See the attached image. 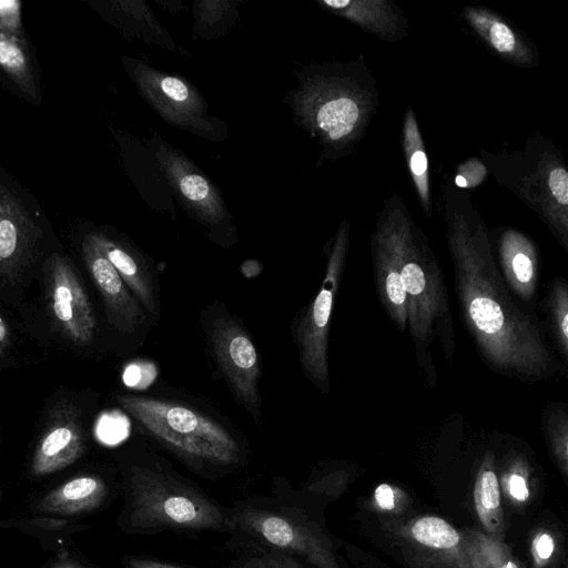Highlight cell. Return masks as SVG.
Listing matches in <instances>:
<instances>
[{
    "label": "cell",
    "mask_w": 568,
    "mask_h": 568,
    "mask_svg": "<svg viewBox=\"0 0 568 568\" xmlns=\"http://www.w3.org/2000/svg\"><path fill=\"white\" fill-rule=\"evenodd\" d=\"M440 192L459 310L481 357L496 372L526 382L561 371L538 323L509 295L470 195L450 176Z\"/></svg>",
    "instance_id": "cell-1"
},
{
    "label": "cell",
    "mask_w": 568,
    "mask_h": 568,
    "mask_svg": "<svg viewBox=\"0 0 568 568\" xmlns=\"http://www.w3.org/2000/svg\"><path fill=\"white\" fill-rule=\"evenodd\" d=\"M374 226L387 241L398 265L407 297V331L416 361L428 385H436L432 346L439 344L447 361L455 352L454 322L442 270L423 230L400 194L386 197Z\"/></svg>",
    "instance_id": "cell-2"
},
{
    "label": "cell",
    "mask_w": 568,
    "mask_h": 568,
    "mask_svg": "<svg viewBox=\"0 0 568 568\" xmlns=\"http://www.w3.org/2000/svg\"><path fill=\"white\" fill-rule=\"evenodd\" d=\"M116 402L141 432L193 466L229 467L242 458L231 425L196 404L138 394H120Z\"/></svg>",
    "instance_id": "cell-3"
},
{
    "label": "cell",
    "mask_w": 568,
    "mask_h": 568,
    "mask_svg": "<svg viewBox=\"0 0 568 568\" xmlns=\"http://www.w3.org/2000/svg\"><path fill=\"white\" fill-rule=\"evenodd\" d=\"M479 154L495 182L534 211L568 252V171L555 143L536 133L521 149Z\"/></svg>",
    "instance_id": "cell-4"
},
{
    "label": "cell",
    "mask_w": 568,
    "mask_h": 568,
    "mask_svg": "<svg viewBox=\"0 0 568 568\" xmlns=\"http://www.w3.org/2000/svg\"><path fill=\"white\" fill-rule=\"evenodd\" d=\"M378 105L376 80L362 54L317 75L307 103L312 128L336 158L364 139Z\"/></svg>",
    "instance_id": "cell-5"
},
{
    "label": "cell",
    "mask_w": 568,
    "mask_h": 568,
    "mask_svg": "<svg viewBox=\"0 0 568 568\" xmlns=\"http://www.w3.org/2000/svg\"><path fill=\"white\" fill-rule=\"evenodd\" d=\"M130 487V518L139 528L220 529L229 524L201 491L160 470L132 467Z\"/></svg>",
    "instance_id": "cell-6"
},
{
    "label": "cell",
    "mask_w": 568,
    "mask_h": 568,
    "mask_svg": "<svg viewBox=\"0 0 568 568\" xmlns=\"http://www.w3.org/2000/svg\"><path fill=\"white\" fill-rule=\"evenodd\" d=\"M202 327L210 357L229 389L256 424L262 418L258 383L261 361L255 344L242 323L222 305L202 314Z\"/></svg>",
    "instance_id": "cell-7"
},
{
    "label": "cell",
    "mask_w": 568,
    "mask_h": 568,
    "mask_svg": "<svg viewBox=\"0 0 568 568\" xmlns=\"http://www.w3.org/2000/svg\"><path fill=\"white\" fill-rule=\"evenodd\" d=\"M349 247V223L344 220L328 252L322 285L293 325L298 358L306 378L323 394L331 390L328 334L332 310Z\"/></svg>",
    "instance_id": "cell-8"
},
{
    "label": "cell",
    "mask_w": 568,
    "mask_h": 568,
    "mask_svg": "<svg viewBox=\"0 0 568 568\" xmlns=\"http://www.w3.org/2000/svg\"><path fill=\"white\" fill-rule=\"evenodd\" d=\"M231 524L274 550L300 556L317 568H342L322 528L303 516L247 508Z\"/></svg>",
    "instance_id": "cell-9"
},
{
    "label": "cell",
    "mask_w": 568,
    "mask_h": 568,
    "mask_svg": "<svg viewBox=\"0 0 568 568\" xmlns=\"http://www.w3.org/2000/svg\"><path fill=\"white\" fill-rule=\"evenodd\" d=\"M45 290L55 328L77 345L91 343L97 332L92 304L73 266L60 254L47 260Z\"/></svg>",
    "instance_id": "cell-10"
},
{
    "label": "cell",
    "mask_w": 568,
    "mask_h": 568,
    "mask_svg": "<svg viewBox=\"0 0 568 568\" xmlns=\"http://www.w3.org/2000/svg\"><path fill=\"white\" fill-rule=\"evenodd\" d=\"M403 552L422 568H470L460 531L445 519L425 515L389 525Z\"/></svg>",
    "instance_id": "cell-11"
},
{
    "label": "cell",
    "mask_w": 568,
    "mask_h": 568,
    "mask_svg": "<svg viewBox=\"0 0 568 568\" xmlns=\"http://www.w3.org/2000/svg\"><path fill=\"white\" fill-rule=\"evenodd\" d=\"M42 229L23 199L0 179V281L19 278L33 261Z\"/></svg>",
    "instance_id": "cell-12"
},
{
    "label": "cell",
    "mask_w": 568,
    "mask_h": 568,
    "mask_svg": "<svg viewBox=\"0 0 568 568\" xmlns=\"http://www.w3.org/2000/svg\"><path fill=\"white\" fill-rule=\"evenodd\" d=\"M85 449V440L79 409L67 400L51 410L32 458L34 476L55 473L79 459Z\"/></svg>",
    "instance_id": "cell-13"
},
{
    "label": "cell",
    "mask_w": 568,
    "mask_h": 568,
    "mask_svg": "<svg viewBox=\"0 0 568 568\" xmlns=\"http://www.w3.org/2000/svg\"><path fill=\"white\" fill-rule=\"evenodd\" d=\"M82 256L102 297L109 323L120 333H136L145 322V311L88 235L82 242Z\"/></svg>",
    "instance_id": "cell-14"
},
{
    "label": "cell",
    "mask_w": 568,
    "mask_h": 568,
    "mask_svg": "<svg viewBox=\"0 0 568 568\" xmlns=\"http://www.w3.org/2000/svg\"><path fill=\"white\" fill-rule=\"evenodd\" d=\"M463 18L487 48L504 61L520 67L538 65L536 45L516 26L490 8L465 6Z\"/></svg>",
    "instance_id": "cell-15"
},
{
    "label": "cell",
    "mask_w": 568,
    "mask_h": 568,
    "mask_svg": "<svg viewBox=\"0 0 568 568\" xmlns=\"http://www.w3.org/2000/svg\"><path fill=\"white\" fill-rule=\"evenodd\" d=\"M321 4L386 42H397L408 33V19L394 1L322 0Z\"/></svg>",
    "instance_id": "cell-16"
},
{
    "label": "cell",
    "mask_w": 568,
    "mask_h": 568,
    "mask_svg": "<svg viewBox=\"0 0 568 568\" xmlns=\"http://www.w3.org/2000/svg\"><path fill=\"white\" fill-rule=\"evenodd\" d=\"M498 256L504 280L526 302L535 297L538 275V252L525 233L504 229L498 237Z\"/></svg>",
    "instance_id": "cell-17"
},
{
    "label": "cell",
    "mask_w": 568,
    "mask_h": 568,
    "mask_svg": "<svg viewBox=\"0 0 568 568\" xmlns=\"http://www.w3.org/2000/svg\"><path fill=\"white\" fill-rule=\"evenodd\" d=\"M374 280L379 301L398 331L407 329V297L396 258L382 232L374 226L371 236Z\"/></svg>",
    "instance_id": "cell-18"
},
{
    "label": "cell",
    "mask_w": 568,
    "mask_h": 568,
    "mask_svg": "<svg viewBox=\"0 0 568 568\" xmlns=\"http://www.w3.org/2000/svg\"><path fill=\"white\" fill-rule=\"evenodd\" d=\"M112 264L125 285L151 316L159 315V295L154 275L133 252L100 233L88 235Z\"/></svg>",
    "instance_id": "cell-19"
},
{
    "label": "cell",
    "mask_w": 568,
    "mask_h": 568,
    "mask_svg": "<svg viewBox=\"0 0 568 568\" xmlns=\"http://www.w3.org/2000/svg\"><path fill=\"white\" fill-rule=\"evenodd\" d=\"M106 495L104 481L95 476H78L59 486L38 504V509L57 515H75L98 507Z\"/></svg>",
    "instance_id": "cell-20"
},
{
    "label": "cell",
    "mask_w": 568,
    "mask_h": 568,
    "mask_svg": "<svg viewBox=\"0 0 568 568\" xmlns=\"http://www.w3.org/2000/svg\"><path fill=\"white\" fill-rule=\"evenodd\" d=\"M402 146L416 195L425 215L429 217L432 200L428 158L415 112L410 105L406 108L403 118Z\"/></svg>",
    "instance_id": "cell-21"
},
{
    "label": "cell",
    "mask_w": 568,
    "mask_h": 568,
    "mask_svg": "<svg viewBox=\"0 0 568 568\" xmlns=\"http://www.w3.org/2000/svg\"><path fill=\"white\" fill-rule=\"evenodd\" d=\"M0 68L31 102H40L31 52L22 34L0 28Z\"/></svg>",
    "instance_id": "cell-22"
},
{
    "label": "cell",
    "mask_w": 568,
    "mask_h": 568,
    "mask_svg": "<svg viewBox=\"0 0 568 568\" xmlns=\"http://www.w3.org/2000/svg\"><path fill=\"white\" fill-rule=\"evenodd\" d=\"M474 504L486 534L504 540L505 521L500 503V486L490 458L484 460L476 476Z\"/></svg>",
    "instance_id": "cell-23"
},
{
    "label": "cell",
    "mask_w": 568,
    "mask_h": 568,
    "mask_svg": "<svg viewBox=\"0 0 568 568\" xmlns=\"http://www.w3.org/2000/svg\"><path fill=\"white\" fill-rule=\"evenodd\" d=\"M460 534L470 568H526L504 540L474 529Z\"/></svg>",
    "instance_id": "cell-24"
},
{
    "label": "cell",
    "mask_w": 568,
    "mask_h": 568,
    "mask_svg": "<svg viewBox=\"0 0 568 568\" xmlns=\"http://www.w3.org/2000/svg\"><path fill=\"white\" fill-rule=\"evenodd\" d=\"M548 308L554 337L566 359L568 356V286L561 277L552 282L549 291Z\"/></svg>",
    "instance_id": "cell-25"
},
{
    "label": "cell",
    "mask_w": 568,
    "mask_h": 568,
    "mask_svg": "<svg viewBox=\"0 0 568 568\" xmlns=\"http://www.w3.org/2000/svg\"><path fill=\"white\" fill-rule=\"evenodd\" d=\"M546 432L552 456L565 477L568 474V418L567 413L557 409L546 419Z\"/></svg>",
    "instance_id": "cell-26"
},
{
    "label": "cell",
    "mask_w": 568,
    "mask_h": 568,
    "mask_svg": "<svg viewBox=\"0 0 568 568\" xmlns=\"http://www.w3.org/2000/svg\"><path fill=\"white\" fill-rule=\"evenodd\" d=\"M488 175V171L480 160L469 158L458 165L453 180L457 187L465 190L478 186Z\"/></svg>",
    "instance_id": "cell-27"
},
{
    "label": "cell",
    "mask_w": 568,
    "mask_h": 568,
    "mask_svg": "<svg viewBox=\"0 0 568 568\" xmlns=\"http://www.w3.org/2000/svg\"><path fill=\"white\" fill-rule=\"evenodd\" d=\"M243 568H304L293 556L281 552L271 551L260 556H254L246 560Z\"/></svg>",
    "instance_id": "cell-28"
},
{
    "label": "cell",
    "mask_w": 568,
    "mask_h": 568,
    "mask_svg": "<svg viewBox=\"0 0 568 568\" xmlns=\"http://www.w3.org/2000/svg\"><path fill=\"white\" fill-rule=\"evenodd\" d=\"M402 491L392 485L381 484L375 488L374 505L383 513H397L400 510Z\"/></svg>",
    "instance_id": "cell-29"
},
{
    "label": "cell",
    "mask_w": 568,
    "mask_h": 568,
    "mask_svg": "<svg viewBox=\"0 0 568 568\" xmlns=\"http://www.w3.org/2000/svg\"><path fill=\"white\" fill-rule=\"evenodd\" d=\"M0 28L16 34H22L20 1L0 0Z\"/></svg>",
    "instance_id": "cell-30"
},
{
    "label": "cell",
    "mask_w": 568,
    "mask_h": 568,
    "mask_svg": "<svg viewBox=\"0 0 568 568\" xmlns=\"http://www.w3.org/2000/svg\"><path fill=\"white\" fill-rule=\"evenodd\" d=\"M180 187L184 196L193 202L203 201L210 194L207 181L197 174L184 175L180 182Z\"/></svg>",
    "instance_id": "cell-31"
},
{
    "label": "cell",
    "mask_w": 568,
    "mask_h": 568,
    "mask_svg": "<svg viewBox=\"0 0 568 568\" xmlns=\"http://www.w3.org/2000/svg\"><path fill=\"white\" fill-rule=\"evenodd\" d=\"M506 487L513 499L524 503L529 498V485L521 469L514 468L507 476Z\"/></svg>",
    "instance_id": "cell-32"
},
{
    "label": "cell",
    "mask_w": 568,
    "mask_h": 568,
    "mask_svg": "<svg viewBox=\"0 0 568 568\" xmlns=\"http://www.w3.org/2000/svg\"><path fill=\"white\" fill-rule=\"evenodd\" d=\"M555 551V541L549 532H539L532 541V554L536 561L542 566L552 556Z\"/></svg>",
    "instance_id": "cell-33"
},
{
    "label": "cell",
    "mask_w": 568,
    "mask_h": 568,
    "mask_svg": "<svg viewBox=\"0 0 568 568\" xmlns=\"http://www.w3.org/2000/svg\"><path fill=\"white\" fill-rule=\"evenodd\" d=\"M161 89L166 97L179 103L185 102L190 97L185 83L173 77H164L161 81Z\"/></svg>",
    "instance_id": "cell-34"
},
{
    "label": "cell",
    "mask_w": 568,
    "mask_h": 568,
    "mask_svg": "<svg viewBox=\"0 0 568 568\" xmlns=\"http://www.w3.org/2000/svg\"><path fill=\"white\" fill-rule=\"evenodd\" d=\"M131 568H182L174 565L145 559V558H131L129 560Z\"/></svg>",
    "instance_id": "cell-35"
},
{
    "label": "cell",
    "mask_w": 568,
    "mask_h": 568,
    "mask_svg": "<svg viewBox=\"0 0 568 568\" xmlns=\"http://www.w3.org/2000/svg\"><path fill=\"white\" fill-rule=\"evenodd\" d=\"M10 345V329L0 315V356H2Z\"/></svg>",
    "instance_id": "cell-36"
},
{
    "label": "cell",
    "mask_w": 568,
    "mask_h": 568,
    "mask_svg": "<svg viewBox=\"0 0 568 568\" xmlns=\"http://www.w3.org/2000/svg\"><path fill=\"white\" fill-rule=\"evenodd\" d=\"M241 270L244 276L252 278L261 273V265L255 261H246Z\"/></svg>",
    "instance_id": "cell-37"
},
{
    "label": "cell",
    "mask_w": 568,
    "mask_h": 568,
    "mask_svg": "<svg viewBox=\"0 0 568 568\" xmlns=\"http://www.w3.org/2000/svg\"><path fill=\"white\" fill-rule=\"evenodd\" d=\"M50 568H84L77 562L70 561V560H59L58 562L53 564Z\"/></svg>",
    "instance_id": "cell-38"
}]
</instances>
